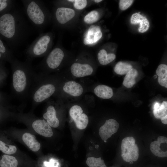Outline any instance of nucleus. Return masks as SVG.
<instances>
[{"label":"nucleus","mask_w":167,"mask_h":167,"mask_svg":"<svg viewBox=\"0 0 167 167\" xmlns=\"http://www.w3.org/2000/svg\"><path fill=\"white\" fill-rule=\"evenodd\" d=\"M130 22L133 24H139L138 30L140 32H146L149 27V23L147 18L140 14L139 12L134 13L132 15Z\"/></svg>","instance_id":"nucleus-16"},{"label":"nucleus","mask_w":167,"mask_h":167,"mask_svg":"<svg viewBox=\"0 0 167 167\" xmlns=\"http://www.w3.org/2000/svg\"><path fill=\"white\" fill-rule=\"evenodd\" d=\"M1 79H2V78L1 77V76L0 75V83L1 82Z\"/></svg>","instance_id":"nucleus-37"},{"label":"nucleus","mask_w":167,"mask_h":167,"mask_svg":"<svg viewBox=\"0 0 167 167\" xmlns=\"http://www.w3.org/2000/svg\"><path fill=\"white\" fill-rule=\"evenodd\" d=\"M162 122L165 124H167V115L160 118Z\"/></svg>","instance_id":"nucleus-34"},{"label":"nucleus","mask_w":167,"mask_h":167,"mask_svg":"<svg viewBox=\"0 0 167 167\" xmlns=\"http://www.w3.org/2000/svg\"><path fill=\"white\" fill-rule=\"evenodd\" d=\"M31 32L28 22L18 9L14 8L0 17V34L7 40L13 50L26 41Z\"/></svg>","instance_id":"nucleus-1"},{"label":"nucleus","mask_w":167,"mask_h":167,"mask_svg":"<svg viewBox=\"0 0 167 167\" xmlns=\"http://www.w3.org/2000/svg\"><path fill=\"white\" fill-rule=\"evenodd\" d=\"M25 14L32 25L38 30L45 24L46 11L39 0H22Z\"/></svg>","instance_id":"nucleus-4"},{"label":"nucleus","mask_w":167,"mask_h":167,"mask_svg":"<svg viewBox=\"0 0 167 167\" xmlns=\"http://www.w3.org/2000/svg\"><path fill=\"white\" fill-rule=\"evenodd\" d=\"M86 163L89 167H107L104 160L101 157H89L87 159Z\"/></svg>","instance_id":"nucleus-25"},{"label":"nucleus","mask_w":167,"mask_h":167,"mask_svg":"<svg viewBox=\"0 0 167 167\" xmlns=\"http://www.w3.org/2000/svg\"><path fill=\"white\" fill-rule=\"evenodd\" d=\"M153 113L155 117L159 119L167 115V102L163 101L161 104L157 102L153 105Z\"/></svg>","instance_id":"nucleus-19"},{"label":"nucleus","mask_w":167,"mask_h":167,"mask_svg":"<svg viewBox=\"0 0 167 167\" xmlns=\"http://www.w3.org/2000/svg\"><path fill=\"white\" fill-rule=\"evenodd\" d=\"M119 123L115 119L106 120L104 124L100 128L99 134L101 139L106 140L116 133L119 127Z\"/></svg>","instance_id":"nucleus-9"},{"label":"nucleus","mask_w":167,"mask_h":167,"mask_svg":"<svg viewBox=\"0 0 167 167\" xmlns=\"http://www.w3.org/2000/svg\"><path fill=\"white\" fill-rule=\"evenodd\" d=\"M167 143L166 137L162 136H159L157 141L151 143L150 148L151 152L155 156L160 157H165L167 156V151L163 150L162 146L163 144Z\"/></svg>","instance_id":"nucleus-12"},{"label":"nucleus","mask_w":167,"mask_h":167,"mask_svg":"<svg viewBox=\"0 0 167 167\" xmlns=\"http://www.w3.org/2000/svg\"><path fill=\"white\" fill-rule=\"evenodd\" d=\"M83 112L82 108L77 105L73 106L69 110L70 117L74 120L76 127L80 130L85 129L88 123V116Z\"/></svg>","instance_id":"nucleus-8"},{"label":"nucleus","mask_w":167,"mask_h":167,"mask_svg":"<svg viewBox=\"0 0 167 167\" xmlns=\"http://www.w3.org/2000/svg\"><path fill=\"white\" fill-rule=\"evenodd\" d=\"M132 0H120L119 2V7L122 10H125L128 8L132 4Z\"/></svg>","instance_id":"nucleus-29"},{"label":"nucleus","mask_w":167,"mask_h":167,"mask_svg":"<svg viewBox=\"0 0 167 167\" xmlns=\"http://www.w3.org/2000/svg\"><path fill=\"white\" fill-rule=\"evenodd\" d=\"M156 74L158 76V81L161 86L167 88V66L161 64L158 67Z\"/></svg>","instance_id":"nucleus-20"},{"label":"nucleus","mask_w":167,"mask_h":167,"mask_svg":"<svg viewBox=\"0 0 167 167\" xmlns=\"http://www.w3.org/2000/svg\"><path fill=\"white\" fill-rule=\"evenodd\" d=\"M138 75L137 71L134 68L131 69L126 74L123 84L127 88H132L136 83V78Z\"/></svg>","instance_id":"nucleus-21"},{"label":"nucleus","mask_w":167,"mask_h":167,"mask_svg":"<svg viewBox=\"0 0 167 167\" xmlns=\"http://www.w3.org/2000/svg\"><path fill=\"white\" fill-rule=\"evenodd\" d=\"M64 56L62 50L59 47H56L49 53L45 60L37 66V69L55 70L60 66Z\"/></svg>","instance_id":"nucleus-7"},{"label":"nucleus","mask_w":167,"mask_h":167,"mask_svg":"<svg viewBox=\"0 0 167 167\" xmlns=\"http://www.w3.org/2000/svg\"><path fill=\"white\" fill-rule=\"evenodd\" d=\"M102 33L101 32H98L94 36V42L96 43L102 37Z\"/></svg>","instance_id":"nucleus-33"},{"label":"nucleus","mask_w":167,"mask_h":167,"mask_svg":"<svg viewBox=\"0 0 167 167\" xmlns=\"http://www.w3.org/2000/svg\"><path fill=\"white\" fill-rule=\"evenodd\" d=\"M62 89L65 93L74 97L80 96L84 91L82 86L74 81L65 82L62 87Z\"/></svg>","instance_id":"nucleus-14"},{"label":"nucleus","mask_w":167,"mask_h":167,"mask_svg":"<svg viewBox=\"0 0 167 167\" xmlns=\"http://www.w3.org/2000/svg\"><path fill=\"white\" fill-rule=\"evenodd\" d=\"M0 150L6 155H10L16 152L17 148L15 146L7 145L0 140Z\"/></svg>","instance_id":"nucleus-27"},{"label":"nucleus","mask_w":167,"mask_h":167,"mask_svg":"<svg viewBox=\"0 0 167 167\" xmlns=\"http://www.w3.org/2000/svg\"><path fill=\"white\" fill-rule=\"evenodd\" d=\"M44 165L46 167H61L58 161L54 158L51 159L49 162H45Z\"/></svg>","instance_id":"nucleus-31"},{"label":"nucleus","mask_w":167,"mask_h":167,"mask_svg":"<svg viewBox=\"0 0 167 167\" xmlns=\"http://www.w3.org/2000/svg\"><path fill=\"white\" fill-rule=\"evenodd\" d=\"M43 117L51 127L57 128L59 126V121L57 117L56 110L54 105H48Z\"/></svg>","instance_id":"nucleus-15"},{"label":"nucleus","mask_w":167,"mask_h":167,"mask_svg":"<svg viewBox=\"0 0 167 167\" xmlns=\"http://www.w3.org/2000/svg\"><path fill=\"white\" fill-rule=\"evenodd\" d=\"M116 58L115 55L113 53L107 54L106 51L102 49L98 52L97 58L99 63L101 65H105L113 61Z\"/></svg>","instance_id":"nucleus-22"},{"label":"nucleus","mask_w":167,"mask_h":167,"mask_svg":"<svg viewBox=\"0 0 167 167\" xmlns=\"http://www.w3.org/2000/svg\"><path fill=\"white\" fill-rule=\"evenodd\" d=\"M132 68V66L130 64L124 62H119L116 65L114 71L118 74L124 75L126 74Z\"/></svg>","instance_id":"nucleus-24"},{"label":"nucleus","mask_w":167,"mask_h":167,"mask_svg":"<svg viewBox=\"0 0 167 167\" xmlns=\"http://www.w3.org/2000/svg\"><path fill=\"white\" fill-rule=\"evenodd\" d=\"M95 94L98 97L103 99H109L113 95L112 88L104 85H99L94 89Z\"/></svg>","instance_id":"nucleus-18"},{"label":"nucleus","mask_w":167,"mask_h":167,"mask_svg":"<svg viewBox=\"0 0 167 167\" xmlns=\"http://www.w3.org/2000/svg\"><path fill=\"white\" fill-rule=\"evenodd\" d=\"M100 15L96 11H93L88 13L84 17V21L88 24L97 22L99 19Z\"/></svg>","instance_id":"nucleus-26"},{"label":"nucleus","mask_w":167,"mask_h":167,"mask_svg":"<svg viewBox=\"0 0 167 167\" xmlns=\"http://www.w3.org/2000/svg\"><path fill=\"white\" fill-rule=\"evenodd\" d=\"M102 0H94V1L96 3H99L101 2Z\"/></svg>","instance_id":"nucleus-35"},{"label":"nucleus","mask_w":167,"mask_h":167,"mask_svg":"<svg viewBox=\"0 0 167 167\" xmlns=\"http://www.w3.org/2000/svg\"><path fill=\"white\" fill-rule=\"evenodd\" d=\"M104 142H107V141H106V140H104Z\"/></svg>","instance_id":"nucleus-38"},{"label":"nucleus","mask_w":167,"mask_h":167,"mask_svg":"<svg viewBox=\"0 0 167 167\" xmlns=\"http://www.w3.org/2000/svg\"><path fill=\"white\" fill-rule=\"evenodd\" d=\"M22 139L24 143L32 151L37 152L40 149V144L34 135L25 133L23 135Z\"/></svg>","instance_id":"nucleus-17"},{"label":"nucleus","mask_w":167,"mask_h":167,"mask_svg":"<svg viewBox=\"0 0 167 167\" xmlns=\"http://www.w3.org/2000/svg\"><path fill=\"white\" fill-rule=\"evenodd\" d=\"M1 98V95H0V100Z\"/></svg>","instance_id":"nucleus-39"},{"label":"nucleus","mask_w":167,"mask_h":167,"mask_svg":"<svg viewBox=\"0 0 167 167\" xmlns=\"http://www.w3.org/2000/svg\"><path fill=\"white\" fill-rule=\"evenodd\" d=\"M121 156L125 161H135L139 156V149L132 137H127L122 140L121 144Z\"/></svg>","instance_id":"nucleus-6"},{"label":"nucleus","mask_w":167,"mask_h":167,"mask_svg":"<svg viewBox=\"0 0 167 167\" xmlns=\"http://www.w3.org/2000/svg\"><path fill=\"white\" fill-rule=\"evenodd\" d=\"M18 161L14 156L5 154L0 161V167H17Z\"/></svg>","instance_id":"nucleus-23"},{"label":"nucleus","mask_w":167,"mask_h":167,"mask_svg":"<svg viewBox=\"0 0 167 167\" xmlns=\"http://www.w3.org/2000/svg\"><path fill=\"white\" fill-rule=\"evenodd\" d=\"M14 0H0V12L5 10L11 11L15 8Z\"/></svg>","instance_id":"nucleus-28"},{"label":"nucleus","mask_w":167,"mask_h":167,"mask_svg":"<svg viewBox=\"0 0 167 167\" xmlns=\"http://www.w3.org/2000/svg\"><path fill=\"white\" fill-rule=\"evenodd\" d=\"M32 126L38 134L46 137H50L53 135L51 126L45 120L36 119L33 121Z\"/></svg>","instance_id":"nucleus-10"},{"label":"nucleus","mask_w":167,"mask_h":167,"mask_svg":"<svg viewBox=\"0 0 167 167\" xmlns=\"http://www.w3.org/2000/svg\"><path fill=\"white\" fill-rule=\"evenodd\" d=\"M30 61L22 62L15 58L11 63L13 96L21 101H24L29 97L36 73Z\"/></svg>","instance_id":"nucleus-2"},{"label":"nucleus","mask_w":167,"mask_h":167,"mask_svg":"<svg viewBox=\"0 0 167 167\" xmlns=\"http://www.w3.org/2000/svg\"><path fill=\"white\" fill-rule=\"evenodd\" d=\"M52 80L46 78L42 73H36L29 96L33 106L46 101L55 93L57 84Z\"/></svg>","instance_id":"nucleus-3"},{"label":"nucleus","mask_w":167,"mask_h":167,"mask_svg":"<svg viewBox=\"0 0 167 167\" xmlns=\"http://www.w3.org/2000/svg\"><path fill=\"white\" fill-rule=\"evenodd\" d=\"M75 15V11L73 9L64 7L57 8L55 13L57 21L61 24H65L71 20Z\"/></svg>","instance_id":"nucleus-13"},{"label":"nucleus","mask_w":167,"mask_h":167,"mask_svg":"<svg viewBox=\"0 0 167 167\" xmlns=\"http://www.w3.org/2000/svg\"><path fill=\"white\" fill-rule=\"evenodd\" d=\"M51 42L49 34H40L25 51L26 60L32 62L36 58L44 56L48 51Z\"/></svg>","instance_id":"nucleus-5"},{"label":"nucleus","mask_w":167,"mask_h":167,"mask_svg":"<svg viewBox=\"0 0 167 167\" xmlns=\"http://www.w3.org/2000/svg\"><path fill=\"white\" fill-rule=\"evenodd\" d=\"M88 30L92 33L96 34L101 32V28L99 26L92 25L89 27Z\"/></svg>","instance_id":"nucleus-32"},{"label":"nucleus","mask_w":167,"mask_h":167,"mask_svg":"<svg viewBox=\"0 0 167 167\" xmlns=\"http://www.w3.org/2000/svg\"><path fill=\"white\" fill-rule=\"evenodd\" d=\"M74 7L78 10L83 9L87 4V1L86 0H74Z\"/></svg>","instance_id":"nucleus-30"},{"label":"nucleus","mask_w":167,"mask_h":167,"mask_svg":"<svg viewBox=\"0 0 167 167\" xmlns=\"http://www.w3.org/2000/svg\"><path fill=\"white\" fill-rule=\"evenodd\" d=\"M72 74L75 77L81 78L91 75L93 72V69L88 64L75 63L71 67Z\"/></svg>","instance_id":"nucleus-11"},{"label":"nucleus","mask_w":167,"mask_h":167,"mask_svg":"<svg viewBox=\"0 0 167 167\" xmlns=\"http://www.w3.org/2000/svg\"><path fill=\"white\" fill-rule=\"evenodd\" d=\"M2 57V53L0 52V59Z\"/></svg>","instance_id":"nucleus-36"}]
</instances>
